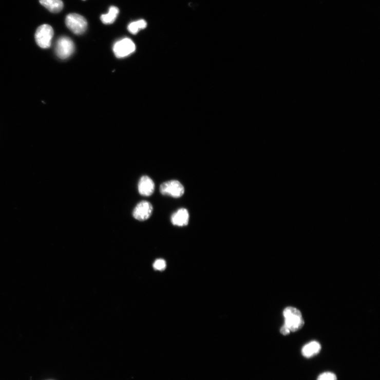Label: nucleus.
Here are the masks:
<instances>
[{
    "label": "nucleus",
    "mask_w": 380,
    "mask_h": 380,
    "mask_svg": "<svg viewBox=\"0 0 380 380\" xmlns=\"http://www.w3.org/2000/svg\"><path fill=\"white\" fill-rule=\"evenodd\" d=\"M166 265L165 261L163 259H159L155 261L154 267L156 270L163 271L165 270Z\"/></svg>",
    "instance_id": "nucleus-15"
},
{
    "label": "nucleus",
    "mask_w": 380,
    "mask_h": 380,
    "mask_svg": "<svg viewBox=\"0 0 380 380\" xmlns=\"http://www.w3.org/2000/svg\"><path fill=\"white\" fill-rule=\"evenodd\" d=\"M74 51V45L71 39L67 36H62L57 41L55 52L57 56L62 60H66Z\"/></svg>",
    "instance_id": "nucleus-5"
},
{
    "label": "nucleus",
    "mask_w": 380,
    "mask_h": 380,
    "mask_svg": "<svg viewBox=\"0 0 380 380\" xmlns=\"http://www.w3.org/2000/svg\"><path fill=\"white\" fill-rule=\"evenodd\" d=\"M136 50V46L129 38H124L114 44L113 51L119 59L124 58Z\"/></svg>",
    "instance_id": "nucleus-6"
},
{
    "label": "nucleus",
    "mask_w": 380,
    "mask_h": 380,
    "mask_svg": "<svg viewBox=\"0 0 380 380\" xmlns=\"http://www.w3.org/2000/svg\"><path fill=\"white\" fill-rule=\"evenodd\" d=\"M138 190L142 196H150L155 192V184L149 177L143 176L139 181Z\"/></svg>",
    "instance_id": "nucleus-8"
},
{
    "label": "nucleus",
    "mask_w": 380,
    "mask_h": 380,
    "mask_svg": "<svg viewBox=\"0 0 380 380\" xmlns=\"http://www.w3.org/2000/svg\"><path fill=\"white\" fill-rule=\"evenodd\" d=\"M280 333L283 335H289L291 332L284 326H283L280 329Z\"/></svg>",
    "instance_id": "nucleus-16"
},
{
    "label": "nucleus",
    "mask_w": 380,
    "mask_h": 380,
    "mask_svg": "<svg viewBox=\"0 0 380 380\" xmlns=\"http://www.w3.org/2000/svg\"><path fill=\"white\" fill-rule=\"evenodd\" d=\"M189 219L188 211L185 208H181L171 216L170 221L175 225L184 226L188 224Z\"/></svg>",
    "instance_id": "nucleus-9"
},
{
    "label": "nucleus",
    "mask_w": 380,
    "mask_h": 380,
    "mask_svg": "<svg viewBox=\"0 0 380 380\" xmlns=\"http://www.w3.org/2000/svg\"><path fill=\"white\" fill-rule=\"evenodd\" d=\"M65 23L67 28L75 34L84 33L87 28L86 18L76 13L68 14L66 18Z\"/></svg>",
    "instance_id": "nucleus-2"
},
{
    "label": "nucleus",
    "mask_w": 380,
    "mask_h": 380,
    "mask_svg": "<svg viewBox=\"0 0 380 380\" xmlns=\"http://www.w3.org/2000/svg\"><path fill=\"white\" fill-rule=\"evenodd\" d=\"M317 380H337L335 374L332 372H325L321 374Z\"/></svg>",
    "instance_id": "nucleus-14"
},
{
    "label": "nucleus",
    "mask_w": 380,
    "mask_h": 380,
    "mask_svg": "<svg viewBox=\"0 0 380 380\" xmlns=\"http://www.w3.org/2000/svg\"><path fill=\"white\" fill-rule=\"evenodd\" d=\"M83 1H85V0H83Z\"/></svg>",
    "instance_id": "nucleus-17"
},
{
    "label": "nucleus",
    "mask_w": 380,
    "mask_h": 380,
    "mask_svg": "<svg viewBox=\"0 0 380 380\" xmlns=\"http://www.w3.org/2000/svg\"><path fill=\"white\" fill-rule=\"evenodd\" d=\"M284 325L291 332H295L300 330L305 324L301 312L298 309L288 307L283 312Z\"/></svg>",
    "instance_id": "nucleus-1"
},
{
    "label": "nucleus",
    "mask_w": 380,
    "mask_h": 380,
    "mask_svg": "<svg viewBox=\"0 0 380 380\" xmlns=\"http://www.w3.org/2000/svg\"><path fill=\"white\" fill-rule=\"evenodd\" d=\"M119 14V9L115 6H112L109 8L107 14L101 16V21L105 25L112 24L116 21Z\"/></svg>",
    "instance_id": "nucleus-12"
},
{
    "label": "nucleus",
    "mask_w": 380,
    "mask_h": 380,
    "mask_svg": "<svg viewBox=\"0 0 380 380\" xmlns=\"http://www.w3.org/2000/svg\"><path fill=\"white\" fill-rule=\"evenodd\" d=\"M53 30L49 25H43L38 27L35 33V40L40 47L47 49L51 46Z\"/></svg>",
    "instance_id": "nucleus-3"
},
{
    "label": "nucleus",
    "mask_w": 380,
    "mask_h": 380,
    "mask_svg": "<svg viewBox=\"0 0 380 380\" xmlns=\"http://www.w3.org/2000/svg\"><path fill=\"white\" fill-rule=\"evenodd\" d=\"M153 210V206L150 202L143 201L136 206L132 212V216L139 221H145L149 218Z\"/></svg>",
    "instance_id": "nucleus-7"
},
{
    "label": "nucleus",
    "mask_w": 380,
    "mask_h": 380,
    "mask_svg": "<svg viewBox=\"0 0 380 380\" xmlns=\"http://www.w3.org/2000/svg\"><path fill=\"white\" fill-rule=\"evenodd\" d=\"M147 23L144 20L131 23L127 27L128 30L133 34H137L141 29H145Z\"/></svg>",
    "instance_id": "nucleus-13"
},
{
    "label": "nucleus",
    "mask_w": 380,
    "mask_h": 380,
    "mask_svg": "<svg viewBox=\"0 0 380 380\" xmlns=\"http://www.w3.org/2000/svg\"><path fill=\"white\" fill-rule=\"evenodd\" d=\"M41 4L52 13H59L64 8L62 0H40Z\"/></svg>",
    "instance_id": "nucleus-11"
},
{
    "label": "nucleus",
    "mask_w": 380,
    "mask_h": 380,
    "mask_svg": "<svg viewBox=\"0 0 380 380\" xmlns=\"http://www.w3.org/2000/svg\"><path fill=\"white\" fill-rule=\"evenodd\" d=\"M183 185L177 180H170L163 183L160 186V192L164 196L175 198H181L184 194Z\"/></svg>",
    "instance_id": "nucleus-4"
},
{
    "label": "nucleus",
    "mask_w": 380,
    "mask_h": 380,
    "mask_svg": "<svg viewBox=\"0 0 380 380\" xmlns=\"http://www.w3.org/2000/svg\"><path fill=\"white\" fill-rule=\"evenodd\" d=\"M321 350V346L316 341H313L304 346L301 350V353L304 357L311 358L319 353Z\"/></svg>",
    "instance_id": "nucleus-10"
}]
</instances>
